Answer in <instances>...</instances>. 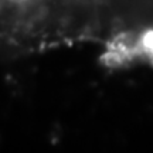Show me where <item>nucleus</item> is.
<instances>
[{"instance_id": "f257e3e1", "label": "nucleus", "mask_w": 153, "mask_h": 153, "mask_svg": "<svg viewBox=\"0 0 153 153\" xmlns=\"http://www.w3.org/2000/svg\"><path fill=\"white\" fill-rule=\"evenodd\" d=\"M4 1L13 6H23V4H27L28 1H31V0H4Z\"/></svg>"}]
</instances>
